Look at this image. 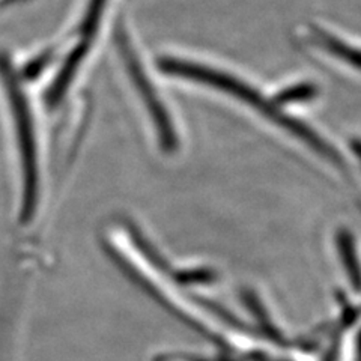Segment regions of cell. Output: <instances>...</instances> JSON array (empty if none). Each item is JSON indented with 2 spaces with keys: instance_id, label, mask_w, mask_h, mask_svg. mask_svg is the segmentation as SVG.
Returning a JSON list of instances; mask_svg holds the SVG:
<instances>
[{
  "instance_id": "3",
  "label": "cell",
  "mask_w": 361,
  "mask_h": 361,
  "mask_svg": "<svg viewBox=\"0 0 361 361\" xmlns=\"http://www.w3.org/2000/svg\"><path fill=\"white\" fill-rule=\"evenodd\" d=\"M118 45H119V51L122 53V58L126 61L127 71L134 80L135 87H137L142 98L145 99L146 106H148L158 131H160V139L163 146L166 149H173L176 146V137H175V131L171 123V119H169L161 101L158 99V95L155 94L148 75H146V73L143 71L140 59L137 58V54H135L134 47L131 45V41L126 32L118 33Z\"/></svg>"
},
{
  "instance_id": "1",
  "label": "cell",
  "mask_w": 361,
  "mask_h": 361,
  "mask_svg": "<svg viewBox=\"0 0 361 361\" xmlns=\"http://www.w3.org/2000/svg\"><path fill=\"white\" fill-rule=\"evenodd\" d=\"M158 66H160V70L163 73L169 75L188 78V80L217 87L220 90H224V92L236 97L238 99L244 101V103L253 106L257 111H261L262 115H265L273 122L279 123L280 127H283L292 134H295L298 139L306 142L314 151H318L326 158H330L331 161L338 163V158L336 157L334 151L330 148V146H326V143H324L310 128L302 126L301 122L292 119L290 116L285 115V113H281L279 110V106L264 99L262 95H259L255 89H252L250 86H247L240 80H236L235 77L224 74L221 71H216L208 66L191 63L187 61H179L173 58H161L160 62H158Z\"/></svg>"
},
{
  "instance_id": "6",
  "label": "cell",
  "mask_w": 361,
  "mask_h": 361,
  "mask_svg": "<svg viewBox=\"0 0 361 361\" xmlns=\"http://www.w3.org/2000/svg\"><path fill=\"white\" fill-rule=\"evenodd\" d=\"M316 94V87L313 85H297L288 87L277 95L276 98V104L281 106L286 103H293V101H304V99H310Z\"/></svg>"
},
{
  "instance_id": "4",
  "label": "cell",
  "mask_w": 361,
  "mask_h": 361,
  "mask_svg": "<svg viewBox=\"0 0 361 361\" xmlns=\"http://www.w3.org/2000/svg\"><path fill=\"white\" fill-rule=\"evenodd\" d=\"M106 2L107 0H90L89 8H87V14H86V18L83 21V26H82V42L77 47V50L71 53L70 58L66 59V62H65L66 70L75 73L78 63L82 62L83 56L87 51L89 44H90V41H92L95 32L98 29V23H99L101 16H103Z\"/></svg>"
},
{
  "instance_id": "2",
  "label": "cell",
  "mask_w": 361,
  "mask_h": 361,
  "mask_svg": "<svg viewBox=\"0 0 361 361\" xmlns=\"http://www.w3.org/2000/svg\"><path fill=\"white\" fill-rule=\"evenodd\" d=\"M0 77H2L6 95L14 113L16 127L18 134L20 149L25 166V200H23V219L29 220L35 209L38 199V169H37V145L30 109L18 77L9 59L0 56Z\"/></svg>"
},
{
  "instance_id": "5",
  "label": "cell",
  "mask_w": 361,
  "mask_h": 361,
  "mask_svg": "<svg viewBox=\"0 0 361 361\" xmlns=\"http://www.w3.org/2000/svg\"><path fill=\"white\" fill-rule=\"evenodd\" d=\"M316 38H318L321 47H324L326 51H330L336 58L361 70V50H357L355 47H351V45L333 38L330 33H325L322 30H316Z\"/></svg>"
}]
</instances>
